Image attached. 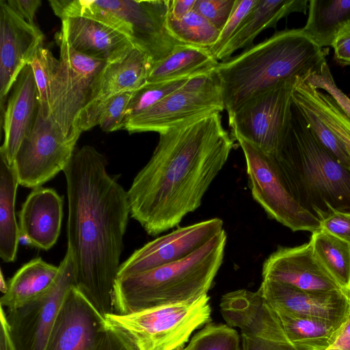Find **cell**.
I'll use <instances>...</instances> for the list:
<instances>
[{
	"label": "cell",
	"instance_id": "cell-1",
	"mask_svg": "<svg viewBox=\"0 0 350 350\" xmlns=\"http://www.w3.org/2000/svg\"><path fill=\"white\" fill-rule=\"evenodd\" d=\"M107 160L94 147L75 152L63 171L68 197L67 252L74 286L105 315L113 313V288L120 267L130 208Z\"/></svg>",
	"mask_w": 350,
	"mask_h": 350
},
{
	"label": "cell",
	"instance_id": "cell-2",
	"mask_svg": "<svg viewBox=\"0 0 350 350\" xmlns=\"http://www.w3.org/2000/svg\"><path fill=\"white\" fill-rule=\"evenodd\" d=\"M234 145L219 112L159 133L127 191L131 217L152 237L178 226L201 205Z\"/></svg>",
	"mask_w": 350,
	"mask_h": 350
},
{
	"label": "cell",
	"instance_id": "cell-3",
	"mask_svg": "<svg viewBox=\"0 0 350 350\" xmlns=\"http://www.w3.org/2000/svg\"><path fill=\"white\" fill-rule=\"evenodd\" d=\"M325 62L324 50L301 28L276 31L240 54L219 62L215 70L228 118L251 98L281 81L306 78Z\"/></svg>",
	"mask_w": 350,
	"mask_h": 350
},
{
	"label": "cell",
	"instance_id": "cell-4",
	"mask_svg": "<svg viewBox=\"0 0 350 350\" xmlns=\"http://www.w3.org/2000/svg\"><path fill=\"white\" fill-rule=\"evenodd\" d=\"M272 158L293 196L319 221L333 210L350 213V170L321 145L294 103L291 126Z\"/></svg>",
	"mask_w": 350,
	"mask_h": 350
},
{
	"label": "cell",
	"instance_id": "cell-5",
	"mask_svg": "<svg viewBox=\"0 0 350 350\" xmlns=\"http://www.w3.org/2000/svg\"><path fill=\"white\" fill-rule=\"evenodd\" d=\"M226 242L223 230L182 260L117 278L113 314H127L207 295L223 263Z\"/></svg>",
	"mask_w": 350,
	"mask_h": 350
},
{
	"label": "cell",
	"instance_id": "cell-6",
	"mask_svg": "<svg viewBox=\"0 0 350 350\" xmlns=\"http://www.w3.org/2000/svg\"><path fill=\"white\" fill-rule=\"evenodd\" d=\"M56 16L65 19L86 17L100 21L126 36L153 66L185 44L167 26L170 0H50Z\"/></svg>",
	"mask_w": 350,
	"mask_h": 350
},
{
	"label": "cell",
	"instance_id": "cell-7",
	"mask_svg": "<svg viewBox=\"0 0 350 350\" xmlns=\"http://www.w3.org/2000/svg\"><path fill=\"white\" fill-rule=\"evenodd\" d=\"M209 297L150 308L127 314H105L136 350H180L193 332L211 320Z\"/></svg>",
	"mask_w": 350,
	"mask_h": 350
},
{
	"label": "cell",
	"instance_id": "cell-8",
	"mask_svg": "<svg viewBox=\"0 0 350 350\" xmlns=\"http://www.w3.org/2000/svg\"><path fill=\"white\" fill-rule=\"evenodd\" d=\"M56 38L60 52L49 85L51 114L66 138L78 139L82 133L79 129L81 114L107 62L75 51L62 29Z\"/></svg>",
	"mask_w": 350,
	"mask_h": 350
},
{
	"label": "cell",
	"instance_id": "cell-9",
	"mask_svg": "<svg viewBox=\"0 0 350 350\" xmlns=\"http://www.w3.org/2000/svg\"><path fill=\"white\" fill-rule=\"evenodd\" d=\"M298 78L281 81L243 103L229 118L233 137H242L275 157L291 126Z\"/></svg>",
	"mask_w": 350,
	"mask_h": 350
},
{
	"label": "cell",
	"instance_id": "cell-10",
	"mask_svg": "<svg viewBox=\"0 0 350 350\" xmlns=\"http://www.w3.org/2000/svg\"><path fill=\"white\" fill-rule=\"evenodd\" d=\"M225 109L221 87L215 71L191 77L178 90L129 119L124 129L129 133L171 128Z\"/></svg>",
	"mask_w": 350,
	"mask_h": 350
},
{
	"label": "cell",
	"instance_id": "cell-11",
	"mask_svg": "<svg viewBox=\"0 0 350 350\" xmlns=\"http://www.w3.org/2000/svg\"><path fill=\"white\" fill-rule=\"evenodd\" d=\"M234 138L245 156L252 196L267 215L293 231L319 230V219L295 199L274 159L242 137Z\"/></svg>",
	"mask_w": 350,
	"mask_h": 350
},
{
	"label": "cell",
	"instance_id": "cell-12",
	"mask_svg": "<svg viewBox=\"0 0 350 350\" xmlns=\"http://www.w3.org/2000/svg\"><path fill=\"white\" fill-rule=\"evenodd\" d=\"M78 139L66 138L52 116L44 118L39 106L35 124L21 144L12 167L18 184L36 188L64 171Z\"/></svg>",
	"mask_w": 350,
	"mask_h": 350
},
{
	"label": "cell",
	"instance_id": "cell-13",
	"mask_svg": "<svg viewBox=\"0 0 350 350\" xmlns=\"http://www.w3.org/2000/svg\"><path fill=\"white\" fill-rule=\"evenodd\" d=\"M74 285L73 266L66 252L51 288L42 297L14 310H5L17 350H45L68 289Z\"/></svg>",
	"mask_w": 350,
	"mask_h": 350
},
{
	"label": "cell",
	"instance_id": "cell-14",
	"mask_svg": "<svg viewBox=\"0 0 350 350\" xmlns=\"http://www.w3.org/2000/svg\"><path fill=\"white\" fill-rule=\"evenodd\" d=\"M218 217L179 227L136 250L120 267L117 278L174 263L189 256L224 230Z\"/></svg>",
	"mask_w": 350,
	"mask_h": 350
},
{
	"label": "cell",
	"instance_id": "cell-15",
	"mask_svg": "<svg viewBox=\"0 0 350 350\" xmlns=\"http://www.w3.org/2000/svg\"><path fill=\"white\" fill-rule=\"evenodd\" d=\"M107 328L105 315L72 285L64 299L45 350H98Z\"/></svg>",
	"mask_w": 350,
	"mask_h": 350
},
{
	"label": "cell",
	"instance_id": "cell-16",
	"mask_svg": "<svg viewBox=\"0 0 350 350\" xmlns=\"http://www.w3.org/2000/svg\"><path fill=\"white\" fill-rule=\"evenodd\" d=\"M258 289L277 311L342 325L350 318V295L342 291H306L266 278Z\"/></svg>",
	"mask_w": 350,
	"mask_h": 350
},
{
	"label": "cell",
	"instance_id": "cell-17",
	"mask_svg": "<svg viewBox=\"0 0 350 350\" xmlns=\"http://www.w3.org/2000/svg\"><path fill=\"white\" fill-rule=\"evenodd\" d=\"M44 36L37 25L18 16L0 0V99L12 90L23 68L29 64L38 49L43 46Z\"/></svg>",
	"mask_w": 350,
	"mask_h": 350
},
{
	"label": "cell",
	"instance_id": "cell-18",
	"mask_svg": "<svg viewBox=\"0 0 350 350\" xmlns=\"http://www.w3.org/2000/svg\"><path fill=\"white\" fill-rule=\"evenodd\" d=\"M262 277L306 291H342L317 260L310 241L295 247L279 246L264 261Z\"/></svg>",
	"mask_w": 350,
	"mask_h": 350
},
{
	"label": "cell",
	"instance_id": "cell-19",
	"mask_svg": "<svg viewBox=\"0 0 350 350\" xmlns=\"http://www.w3.org/2000/svg\"><path fill=\"white\" fill-rule=\"evenodd\" d=\"M152 67L149 57L136 47L123 58L107 63L81 114L79 130L83 132L97 125L100 109L109 98L121 92L135 91L144 85Z\"/></svg>",
	"mask_w": 350,
	"mask_h": 350
},
{
	"label": "cell",
	"instance_id": "cell-20",
	"mask_svg": "<svg viewBox=\"0 0 350 350\" xmlns=\"http://www.w3.org/2000/svg\"><path fill=\"white\" fill-rule=\"evenodd\" d=\"M220 310L228 325L239 328L243 335L289 342L275 310L259 289L255 292L239 289L224 294Z\"/></svg>",
	"mask_w": 350,
	"mask_h": 350
},
{
	"label": "cell",
	"instance_id": "cell-21",
	"mask_svg": "<svg viewBox=\"0 0 350 350\" xmlns=\"http://www.w3.org/2000/svg\"><path fill=\"white\" fill-rule=\"evenodd\" d=\"M39 106L35 77L29 64L23 68L12 88L3 114L4 139L0 157L11 167L21 144L33 127Z\"/></svg>",
	"mask_w": 350,
	"mask_h": 350
},
{
	"label": "cell",
	"instance_id": "cell-22",
	"mask_svg": "<svg viewBox=\"0 0 350 350\" xmlns=\"http://www.w3.org/2000/svg\"><path fill=\"white\" fill-rule=\"evenodd\" d=\"M63 198L52 188H33L18 213L21 238L43 250L57 242L63 218Z\"/></svg>",
	"mask_w": 350,
	"mask_h": 350
},
{
	"label": "cell",
	"instance_id": "cell-23",
	"mask_svg": "<svg viewBox=\"0 0 350 350\" xmlns=\"http://www.w3.org/2000/svg\"><path fill=\"white\" fill-rule=\"evenodd\" d=\"M62 29L75 51L107 63L123 58L135 47L122 33L86 17L73 16L63 19Z\"/></svg>",
	"mask_w": 350,
	"mask_h": 350
},
{
	"label": "cell",
	"instance_id": "cell-24",
	"mask_svg": "<svg viewBox=\"0 0 350 350\" xmlns=\"http://www.w3.org/2000/svg\"><path fill=\"white\" fill-rule=\"evenodd\" d=\"M308 3V0H258L237 32L215 57L223 62L238 49L252 46L260 32L275 28L282 18L293 12L306 14Z\"/></svg>",
	"mask_w": 350,
	"mask_h": 350
},
{
	"label": "cell",
	"instance_id": "cell-25",
	"mask_svg": "<svg viewBox=\"0 0 350 350\" xmlns=\"http://www.w3.org/2000/svg\"><path fill=\"white\" fill-rule=\"evenodd\" d=\"M59 266L33 258L22 266L8 282L0 304L5 310L20 308L44 295L53 286Z\"/></svg>",
	"mask_w": 350,
	"mask_h": 350
},
{
	"label": "cell",
	"instance_id": "cell-26",
	"mask_svg": "<svg viewBox=\"0 0 350 350\" xmlns=\"http://www.w3.org/2000/svg\"><path fill=\"white\" fill-rule=\"evenodd\" d=\"M304 32L319 47L350 31V0H309Z\"/></svg>",
	"mask_w": 350,
	"mask_h": 350
},
{
	"label": "cell",
	"instance_id": "cell-27",
	"mask_svg": "<svg viewBox=\"0 0 350 350\" xmlns=\"http://www.w3.org/2000/svg\"><path fill=\"white\" fill-rule=\"evenodd\" d=\"M293 103L316 115L340 139L350 157V119L333 98L298 78L293 94Z\"/></svg>",
	"mask_w": 350,
	"mask_h": 350
},
{
	"label": "cell",
	"instance_id": "cell-28",
	"mask_svg": "<svg viewBox=\"0 0 350 350\" xmlns=\"http://www.w3.org/2000/svg\"><path fill=\"white\" fill-rule=\"evenodd\" d=\"M218 63L209 49L182 44L153 66L147 83L187 78L215 70Z\"/></svg>",
	"mask_w": 350,
	"mask_h": 350
},
{
	"label": "cell",
	"instance_id": "cell-29",
	"mask_svg": "<svg viewBox=\"0 0 350 350\" xmlns=\"http://www.w3.org/2000/svg\"><path fill=\"white\" fill-rule=\"evenodd\" d=\"M18 185L13 168L0 157V257L6 262L16 260L21 239L15 212Z\"/></svg>",
	"mask_w": 350,
	"mask_h": 350
},
{
	"label": "cell",
	"instance_id": "cell-30",
	"mask_svg": "<svg viewBox=\"0 0 350 350\" xmlns=\"http://www.w3.org/2000/svg\"><path fill=\"white\" fill-rule=\"evenodd\" d=\"M275 312L288 342L298 350H327L345 325Z\"/></svg>",
	"mask_w": 350,
	"mask_h": 350
},
{
	"label": "cell",
	"instance_id": "cell-31",
	"mask_svg": "<svg viewBox=\"0 0 350 350\" xmlns=\"http://www.w3.org/2000/svg\"><path fill=\"white\" fill-rule=\"evenodd\" d=\"M309 241L317 260L350 295V244L321 229L312 232Z\"/></svg>",
	"mask_w": 350,
	"mask_h": 350
},
{
	"label": "cell",
	"instance_id": "cell-32",
	"mask_svg": "<svg viewBox=\"0 0 350 350\" xmlns=\"http://www.w3.org/2000/svg\"><path fill=\"white\" fill-rule=\"evenodd\" d=\"M170 33L180 42L210 49L217 42L220 31L193 10L179 20L168 16Z\"/></svg>",
	"mask_w": 350,
	"mask_h": 350
},
{
	"label": "cell",
	"instance_id": "cell-33",
	"mask_svg": "<svg viewBox=\"0 0 350 350\" xmlns=\"http://www.w3.org/2000/svg\"><path fill=\"white\" fill-rule=\"evenodd\" d=\"M189 78L146 82L141 88L135 90L126 109L124 124L131 118L141 113L180 88Z\"/></svg>",
	"mask_w": 350,
	"mask_h": 350
},
{
	"label": "cell",
	"instance_id": "cell-34",
	"mask_svg": "<svg viewBox=\"0 0 350 350\" xmlns=\"http://www.w3.org/2000/svg\"><path fill=\"white\" fill-rule=\"evenodd\" d=\"M187 346L192 350H241L237 332L224 324H206Z\"/></svg>",
	"mask_w": 350,
	"mask_h": 350
},
{
	"label": "cell",
	"instance_id": "cell-35",
	"mask_svg": "<svg viewBox=\"0 0 350 350\" xmlns=\"http://www.w3.org/2000/svg\"><path fill=\"white\" fill-rule=\"evenodd\" d=\"M55 57L43 46H40L29 64L33 72L38 92L40 109L44 118L51 116L49 103V85Z\"/></svg>",
	"mask_w": 350,
	"mask_h": 350
},
{
	"label": "cell",
	"instance_id": "cell-36",
	"mask_svg": "<svg viewBox=\"0 0 350 350\" xmlns=\"http://www.w3.org/2000/svg\"><path fill=\"white\" fill-rule=\"evenodd\" d=\"M295 105L301 111L311 131L321 145L340 164L350 170V157L340 139L312 112L305 107L298 106L297 105Z\"/></svg>",
	"mask_w": 350,
	"mask_h": 350
},
{
	"label": "cell",
	"instance_id": "cell-37",
	"mask_svg": "<svg viewBox=\"0 0 350 350\" xmlns=\"http://www.w3.org/2000/svg\"><path fill=\"white\" fill-rule=\"evenodd\" d=\"M134 91L119 93L109 98L100 109L97 125L105 132L124 129L125 115Z\"/></svg>",
	"mask_w": 350,
	"mask_h": 350
},
{
	"label": "cell",
	"instance_id": "cell-38",
	"mask_svg": "<svg viewBox=\"0 0 350 350\" xmlns=\"http://www.w3.org/2000/svg\"><path fill=\"white\" fill-rule=\"evenodd\" d=\"M258 0H235L232 13L226 25L220 31L219 36L209 50L214 57L237 32L247 16L256 5Z\"/></svg>",
	"mask_w": 350,
	"mask_h": 350
},
{
	"label": "cell",
	"instance_id": "cell-39",
	"mask_svg": "<svg viewBox=\"0 0 350 350\" xmlns=\"http://www.w3.org/2000/svg\"><path fill=\"white\" fill-rule=\"evenodd\" d=\"M318 90L329 94L340 109L350 119V98L336 85L327 62L321 68L304 78Z\"/></svg>",
	"mask_w": 350,
	"mask_h": 350
},
{
	"label": "cell",
	"instance_id": "cell-40",
	"mask_svg": "<svg viewBox=\"0 0 350 350\" xmlns=\"http://www.w3.org/2000/svg\"><path fill=\"white\" fill-rule=\"evenodd\" d=\"M234 2L235 0H196L193 10L221 31L232 13Z\"/></svg>",
	"mask_w": 350,
	"mask_h": 350
},
{
	"label": "cell",
	"instance_id": "cell-41",
	"mask_svg": "<svg viewBox=\"0 0 350 350\" xmlns=\"http://www.w3.org/2000/svg\"><path fill=\"white\" fill-rule=\"evenodd\" d=\"M320 229L350 244V213L333 210L320 221Z\"/></svg>",
	"mask_w": 350,
	"mask_h": 350
},
{
	"label": "cell",
	"instance_id": "cell-42",
	"mask_svg": "<svg viewBox=\"0 0 350 350\" xmlns=\"http://www.w3.org/2000/svg\"><path fill=\"white\" fill-rule=\"evenodd\" d=\"M242 350H298L289 342L265 340L241 334Z\"/></svg>",
	"mask_w": 350,
	"mask_h": 350
},
{
	"label": "cell",
	"instance_id": "cell-43",
	"mask_svg": "<svg viewBox=\"0 0 350 350\" xmlns=\"http://www.w3.org/2000/svg\"><path fill=\"white\" fill-rule=\"evenodd\" d=\"M8 5L22 18L32 25L37 10L41 5V0H5Z\"/></svg>",
	"mask_w": 350,
	"mask_h": 350
},
{
	"label": "cell",
	"instance_id": "cell-44",
	"mask_svg": "<svg viewBox=\"0 0 350 350\" xmlns=\"http://www.w3.org/2000/svg\"><path fill=\"white\" fill-rule=\"evenodd\" d=\"M332 47L336 62L341 65H350V31L338 38Z\"/></svg>",
	"mask_w": 350,
	"mask_h": 350
},
{
	"label": "cell",
	"instance_id": "cell-45",
	"mask_svg": "<svg viewBox=\"0 0 350 350\" xmlns=\"http://www.w3.org/2000/svg\"><path fill=\"white\" fill-rule=\"evenodd\" d=\"M0 350H17L3 307L0 310Z\"/></svg>",
	"mask_w": 350,
	"mask_h": 350
},
{
	"label": "cell",
	"instance_id": "cell-46",
	"mask_svg": "<svg viewBox=\"0 0 350 350\" xmlns=\"http://www.w3.org/2000/svg\"><path fill=\"white\" fill-rule=\"evenodd\" d=\"M196 0H170L169 17L179 20L193 10Z\"/></svg>",
	"mask_w": 350,
	"mask_h": 350
},
{
	"label": "cell",
	"instance_id": "cell-47",
	"mask_svg": "<svg viewBox=\"0 0 350 350\" xmlns=\"http://www.w3.org/2000/svg\"><path fill=\"white\" fill-rule=\"evenodd\" d=\"M327 350H350V318L343 325L336 342Z\"/></svg>",
	"mask_w": 350,
	"mask_h": 350
},
{
	"label": "cell",
	"instance_id": "cell-48",
	"mask_svg": "<svg viewBox=\"0 0 350 350\" xmlns=\"http://www.w3.org/2000/svg\"><path fill=\"white\" fill-rule=\"evenodd\" d=\"M0 288L3 294L6 292L8 289V283L6 284L5 282L4 281L2 273H1Z\"/></svg>",
	"mask_w": 350,
	"mask_h": 350
},
{
	"label": "cell",
	"instance_id": "cell-49",
	"mask_svg": "<svg viewBox=\"0 0 350 350\" xmlns=\"http://www.w3.org/2000/svg\"><path fill=\"white\" fill-rule=\"evenodd\" d=\"M180 350H192V349H191L188 346H187L186 347H184Z\"/></svg>",
	"mask_w": 350,
	"mask_h": 350
}]
</instances>
